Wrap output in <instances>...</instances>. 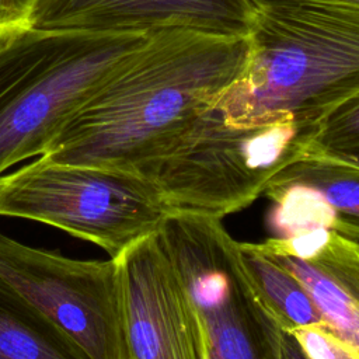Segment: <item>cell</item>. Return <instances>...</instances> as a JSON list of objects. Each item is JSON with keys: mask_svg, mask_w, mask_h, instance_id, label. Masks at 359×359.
<instances>
[{"mask_svg": "<svg viewBox=\"0 0 359 359\" xmlns=\"http://www.w3.org/2000/svg\"><path fill=\"white\" fill-rule=\"evenodd\" d=\"M316 126H231L209 108L146 178L175 210L222 219L250 206L282 168L304 156Z\"/></svg>", "mask_w": 359, "mask_h": 359, "instance_id": "5b68a950", "label": "cell"}, {"mask_svg": "<svg viewBox=\"0 0 359 359\" xmlns=\"http://www.w3.org/2000/svg\"><path fill=\"white\" fill-rule=\"evenodd\" d=\"M0 278L90 359H132L116 258L74 259L29 247L0 231Z\"/></svg>", "mask_w": 359, "mask_h": 359, "instance_id": "52a82bcc", "label": "cell"}, {"mask_svg": "<svg viewBox=\"0 0 359 359\" xmlns=\"http://www.w3.org/2000/svg\"><path fill=\"white\" fill-rule=\"evenodd\" d=\"M238 254L258 297L283 331L325 323L303 283L258 243L238 241Z\"/></svg>", "mask_w": 359, "mask_h": 359, "instance_id": "4fadbf2b", "label": "cell"}, {"mask_svg": "<svg viewBox=\"0 0 359 359\" xmlns=\"http://www.w3.org/2000/svg\"><path fill=\"white\" fill-rule=\"evenodd\" d=\"M282 346H283V359H309L307 355L300 348L296 338L287 331H283Z\"/></svg>", "mask_w": 359, "mask_h": 359, "instance_id": "e0dca14e", "label": "cell"}, {"mask_svg": "<svg viewBox=\"0 0 359 359\" xmlns=\"http://www.w3.org/2000/svg\"><path fill=\"white\" fill-rule=\"evenodd\" d=\"M172 212L158 188L133 172L39 156L0 175V216L50 224L98 245L109 258L158 233Z\"/></svg>", "mask_w": 359, "mask_h": 359, "instance_id": "277c9868", "label": "cell"}, {"mask_svg": "<svg viewBox=\"0 0 359 359\" xmlns=\"http://www.w3.org/2000/svg\"><path fill=\"white\" fill-rule=\"evenodd\" d=\"M158 234L201 317L209 359H283V330L252 287L222 219L175 210Z\"/></svg>", "mask_w": 359, "mask_h": 359, "instance_id": "8992f818", "label": "cell"}, {"mask_svg": "<svg viewBox=\"0 0 359 359\" xmlns=\"http://www.w3.org/2000/svg\"><path fill=\"white\" fill-rule=\"evenodd\" d=\"M257 8L251 0H45L29 27L143 35L191 31L248 38Z\"/></svg>", "mask_w": 359, "mask_h": 359, "instance_id": "9c48e42d", "label": "cell"}, {"mask_svg": "<svg viewBox=\"0 0 359 359\" xmlns=\"http://www.w3.org/2000/svg\"><path fill=\"white\" fill-rule=\"evenodd\" d=\"M150 35L34 27L0 34V175L42 156Z\"/></svg>", "mask_w": 359, "mask_h": 359, "instance_id": "3957f363", "label": "cell"}, {"mask_svg": "<svg viewBox=\"0 0 359 359\" xmlns=\"http://www.w3.org/2000/svg\"><path fill=\"white\" fill-rule=\"evenodd\" d=\"M258 245L303 283L325 324L359 351V243L314 229Z\"/></svg>", "mask_w": 359, "mask_h": 359, "instance_id": "30bf717a", "label": "cell"}, {"mask_svg": "<svg viewBox=\"0 0 359 359\" xmlns=\"http://www.w3.org/2000/svg\"><path fill=\"white\" fill-rule=\"evenodd\" d=\"M132 359H209L203 324L160 234L116 258Z\"/></svg>", "mask_w": 359, "mask_h": 359, "instance_id": "ba28073f", "label": "cell"}, {"mask_svg": "<svg viewBox=\"0 0 359 359\" xmlns=\"http://www.w3.org/2000/svg\"><path fill=\"white\" fill-rule=\"evenodd\" d=\"M257 7L265 6H278V4H296V3H339V4H349L358 6L359 0H251Z\"/></svg>", "mask_w": 359, "mask_h": 359, "instance_id": "ac0fdd59", "label": "cell"}, {"mask_svg": "<svg viewBox=\"0 0 359 359\" xmlns=\"http://www.w3.org/2000/svg\"><path fill=\"white\" fill-rule=\"evenodd\" d=\"M359 93V7L296 3L258 7L248 55L210 109L227 125H316Z\"/></svg>", "mask_w": 359, "mask_h": 359, "instance_id": "7a4b0ae2", "label": "cell"}, {"mask_svg": "<svg viewBox=\"0 0 359 359\" xmlns=\"http://www.w3.org/2000/svg\"><path fill=\"white\" fill-rule=\"evenodd\" d=\"M248 38L151 34L53 139L45 158L147 177L244 67Z\"/></svg>", "mask_w": 359, "mask_h": 359, "instance_id": "6da1fadb", "label": "cell"}, {"mask_svg": "<svg viewBox=\"0 0 359 359\" xmlns=\"http://www.w3.org/2000/svg\"><path fill=\"white\" fill-rule=\"evenodd\" d=\"M306 154L359 168V93L318 121Z\"/></svg>", "mask_w": 359, "mask_h": 359, "instance_id": "5bb4252c", "label": "cell"}, {"mask_svg": "<svg viewBox=\"0 0 359 359\" xmlns=\"http://www.w3.org/2000/svg\"><path fill=\"white\" fill-rule=\"evenodd\" d=\"M45 0H0V34L29 27Z\"/></svg>", "mask_w": 359, "mask_h": 359, "instance_id": "2e32d148", "label": "cell"}, {"mask_svg": "<svg viewBox=\"0 0 359 359\" xmlns=\"http://www.w3.org/2000/svg\"><path fill=\"white\" fill-rule=\"evenodd\" d=\"M306 188L323 202L325 227L359 243V168L304 154L282 168L264 194Z\"/></svg>", "mask_w": 359, "mask_h": 359, "instance_id": "8fae6325", "label": "cell"}, {"mask_svg": "<svg viewBox=\"0 0 359 359\" xmlns=\"http://www.w3.org/2000/svg\"><path fill=\"white\" fill-rule=\"evenodd\" d=\"M0 359H90L42 311L0 278Z\"/></svg>", "mask_w": 359, "mask_h": 359, "instance_id": "7c38bea8", "label": "cell"}, {"mask_svg": "<svg viewBox=\"0 0 359 359\" xmlns=\"http://www.w3.org/2000/svg\"><path fill=\"white\" fill-rule=\"evenodd\" d=\"M290 334L309 359H359V351L325 323L307 325Z\"/></svg>", "mask_w": 359, "mask_h": 359, "instance_id": "9a60e30c", "label": "cell"}]
</instances>
